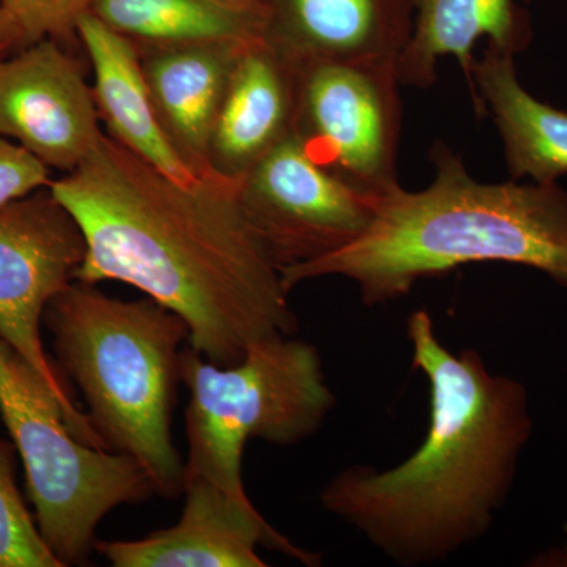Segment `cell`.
Returning <instances> with one entry per match:
<instances>
[{
	"instance_id": "1",
	"label": "cell",
	"mask_w": 567,
	"mask_h": 567,
	"mask_svg": "<svg viewBox=\"0 0 567 567\" xmlns=\"http://www.w3.org/2000/svg\"><path fill=\"white\" fill-rule=\"evenodd\" d=\"M50 192L87 245L74 281L136 287L181 317L189 347L213 364H237L257 342L297 331L241 177L212 166L181 183L104 134Z\"/></svg>"
},
{
	"instance_id": "2",
	"label": "cell",
	"mask_w": 567,
	"mask_h": 567,
	"mask_svg": "<svg viewBox=\"0 0 567 567\" xmlns=\"http://www.w3.org/2000/svg\"><path fill=\"white\" fill-rule=\"evenodd\" d=\"M413 368L427 380L424 442L388 470L354 465L324 486L327 513L401 566L435 565L487 535L533 434L527 390L492 374L476 350L450 352L424 309L406 320Z\"/></svg>"
},
{
	"instance_id": "3",
	"label": "cell",
	"mask_w": 567,
	"mask_h": 567,
	"mask_svg": "<svg viewBox=\"0 0 567 567\" xmlns=\"http://www.w3.org/2000/svg\"><path fill=\"white\" fill-rule=\"evenodd\" d=\"M435 177L372 196L371 224L330 256L281 270L292 290L324 276L350 279L365 306L390 303L417 282L462 265H524L567 289V192L555 183H483L445 142L432 145Z\"/></svg>"
},
{
	"instance_id": "4",
	"label": "cell",
	"mask_w": 567,
	"mask_h": 567,
	"mask_svg": "<svg viewBox=\"0 0 567 567\" xmlns=\"http://www.w3.org/2000/svg\"><path fill=\"white\" fill-rule=\"evenodd\" d=\"M63 371L87 402L104 450L133 458L155 494L173 498L185 486V464L173 442V410L188 327L152 298L122 301L93 284L73 281L44 311Z\"/></svg>"
},
{
	"instance_id": "5",
	"label": "cell",
	"mask_w": 567,
	"mask_h": 567,
	"mask_svg": "<svg viewBox=\"0 0 567 567\" xmlns=\"http://www.w3.org/2000/svg\"><path fill=\"white\" fill-rule=\"evenodd\" d=\"M188 464L234 498L246 495L241 461L248 440L292 446L319 432L336 404L316 346L290 336L257 342L233 365L213 364L192 347L181 353Z\"/></svg>"
},
{
	"instance_id": "6",
	"label": "cell",
	"mask_w": 567,
	"mask_h": 567,
	"mask_svg": "<svg viewBox=\"0 0 567 567\" xmlns=\"http://www.w3.org/2000/svg\"><path fill=\"white\" fill-rule=\"evenodd\" d=\"M0 416L24 464L37 527L62 566L87 561L112 509L155 494L136 461L85 445L70 431L51 388L2 338Z\"/></svg>"
},
{
	"instance_id": "7",
	"label": "cell",
	"mask_w": 567,
	"mask_h": 567,
	"mask_svg": "<svg viewBox=\"0 0 567 567\" xmlns=\"http://www.w3.org/2000/svg\"><path fill=\"white\" fill-rule=\"evenodd\" d=\"M395 61L300 63L293 133L347 185L379 196L399 185L402 103Z\"/></svg>"
},
{
	"instance_id": "8",
	"label": "cell",
	"mask_w": 567,
	"mask_h": 567,
	"mask_svg": "<svg viewBox=\"0 0 567 567\" xmlns=\"http://www.w3.org/2000/svg\"><path fill=\"white\" fill-rule=\"evenodd\" d=\"M85 251L80 226L50 188L0 208V338L48 383L70 431L104 450L44 352L40 330L48 305L74 281Z\"/></svg>"
},
{
	"instance_id": "9",
	"label": "cell",
	"mask_w": 567,
	"mask_h": 567,
	"mask_svg": "<svg viewBox=\"0 0 567 567\" xmlns=\"http://www.w3.org/2000/svg\"><path fill=\"white\" fill-rule=\"evenodd\" d=\"M246 213L279 270L346 248L371 224V196L324 169L289 133L241 177Z\"/></svg>"
},
{
	"instance_id": "10",
	"label": "cell",
	"mask_w": 567,
	"mask_h": 567,
	"mask_svg": "<svg viewBox=\"0 0 567 567\" xmlns=\"http://www.w3.org/2000/svg\"><path fill=\"white\" fill-rule=\"evenodd\" d=\"M95 96L54 39L0 62V137L55 169L71 171L103 140Z\"/></svg>"
},
{
	"instance_id": "11",
	"label": "cell",
	"mask_w": 567,
	"mask_h": 567,
	"mask_svg": "<svg viewBox=\"0 0 567 567\" xmlns=\"http://www.w3.org/2000/svg\"><path fill=\"white\" fill-rule=\"evenodd\" d=\"M183 492L185 507L175 527L140 540L96 543V550L114 567H264L259 546L319 565L317 555L279 535L252 503L234 498L203 477L186 476Z\"/></svg>"
},
{
	"instance_id": "12",
	"label": "cell",
	"mask_w": 567,
	"mask_h": 567,
	"mask_svg": "<svg viewBox=\"0 0 567 567\" xmlns=\"http://www.w3.org/2000/svg\"><path fill=\"white\" fill-rule=\"evenodd\" d=\"M298 76L300 63L268 39L237 55L213 130L215 169L244 177L293 132Z\"/></svg>"
},
{
	"instance_id": "13",
	"label": "cell",
	"mask_w": 567,
	"mask_h": 567,
	"mask_svg": "<svg viewBox=\"0 0 567 567\" xmlns=\"http://www.w3.org/2000/svg\"><path fill=\"white\" fill-rule=\"evenodd\" d=\"M95 74L96 110L112 140L145 163L181 183H192L203 171L186 159L164 128L144 66L132 41L87 11L76 22Z\"/></svg>"
},
{
	"instance_id": "14",
	"label": "cell",
	"mask_w": 567,
	"mask_h": 567,
	"mask_svg": "<svg viewBox=\"0 0 567 567\" xmlns=\"http://www.w3.org/2000/svg\"><path fill=\"white\" fill-rule=\"evenodd\" d=\"M268 40L297 61L398 62L412 33L406 0H265Z\"/></svg>"
},
{
	"instance_id": "15",
	"label": "cell",
	"mask_w": 567,
	"mask_h": 567,
	"mask_svg": "<svg viewBox=\"0 0 567 567\" xmlns=\"http://www.w3.org/2000/svg\"><path fill=\"white\" fill-rule=\"evenodd\" d=\"M412 33L395 62L399 82L410 87L435 84L436 66L456 59L473 96V55L480 41L487 48L517 55L532 43L528 14L514 0H406Z\"/></svg>"
},
{
	"instance_id": "16",
	"label": "cell",
	"mask_w": 567,
	"mask_h": 567,
	"mask_svg": "<svg viewBox=\"0 0 567 567\" xmlns=\"http://www.w3.org/2000/svg\"><path fill=\"white\" fill-rule=\"evenodd\" d=\"M472 81L473 102L494 117L514 181L555 183L567 174V112L539 102L522 85L516 55L486 48Z\"/></svg>"
},
{
	"instance_id": "17",
	"label": "cell",
	"mask_w": 567,
	"mask_h": 567,
	"mask_svg": "<svg viewBox=\"0 0 567 567\" xmlns=\"http://www.w3.org/2000/svg\"><path fill=\"white\" fill-rule=\"evenodd\" d=\"M244 50L216 44L166 48L144 66L164 128L197 169L212 167L216 117L235 59Z\"/></svg>"
},
{
	"instance_id": "18",
	"label": "cell",
	"mask_w": 567,
	"mask_h": 567,
	"mask_svg": "<svg viewBox=\"0 0 567 567\" xmlns=\"http://www.w3.org/2000/svg\"><path fill=\"white\" fill-rule=\"evenodd\" d=\"M89 11L130 40L166 48H246L268 39L271 22L265 0H93Z\"/></svg>"
},
{
	"instance_id": "19",
	"label": "cell",
	"mask_w": 567,
	"mask_h": 567,
	"mask_svg": "<svg viewBox=\"0 0 567 567\" xmlns=\"http://www.w3.org/2000/svg\"><path fill=\"white\" fill-rule=\"evenodd\" d=\"M13 447L0 440V567H63L22 499Z\"/></svg>"
},
{
	"instance_id": "20",
	"label": "cell",
	"mask_w": 567,
	"mask_h": 567,
	"mask_svg": "<svg viewBox=\"0 0 567 567\" xmlns=\"http://www.w3.org/2000/svg\"><path fill=\"white\" fill-rule=\"evenodd\" d=\"M93 0H0V10L17 25L25 47L73 31Z\"/></svg>"
},
{
	"instance_id": "21",
	"label": "cell",
	"mask_w": 567,
	"mask_h": 567,
	"mask_svg": "<svg viewBox=\"0 0 567 567\" xmlns=\"http://www.w3.org/2000/svg\"><path fill=\"white\" fill-rule=\"evenodd\" d=\"M50 167L17 142L0 137V208L51 186Z\"/></svg>"
},
{
	"instance_id": "22",
	"label": "cell",
	"mask_w": 567,
	"mask_h": 567,
	"mask_svg": "<svg viewBox=\"0 0 567 567\" xmlns=\"http://www.w3.org/2000/svg\"><path fill=\"white\" fill-rule=\"evenodd\" d=\"M24 47V39L17 25L0 10V62Z\"/></svg>"
},
{
	"instance_id": "23",
	"label": "cell",
	"mask_w": 567,
	"mask_h": 567,
	"mask_svg": "<svg viewBox=\"0 0 567 567\" xmlns=\"http://www.w3.org/2000/svg\"><path fill=\"white\" fill-rule=\"evenodd\" d=\"M551 563H548V565L551 566H563L567 567V524H566V540L565 546H563L561 550H559V554L554 559H550Z\"/></svg>"
}]
</instances>
